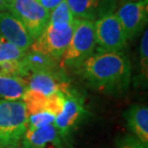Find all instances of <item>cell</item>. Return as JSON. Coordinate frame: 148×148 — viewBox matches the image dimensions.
<instances>
[{
  "label": "cell",
  "mask_w": 148,
  "mask_h": 148,
  "mask_svg": "<svg viewBox=\"0 0 148 148\" xmlns=\"http://www.w3.org/2000/svg\"><path fill=\"white\" fill-rule=\"evenodd\" d=\"M116 148H148L133 135H126L117 140Z\"/></svg>",
  "instance_id": "obj_20"
},
{
  "label": "cell",
  "mask_w": 148,
  "mask_h": 148,
  "mask_svg": "<svg viewBox=\"0 0 148 148\" xmlns=\"http://www.w3.org/2000/svg\"><path fill=\"white\" fill-rule=\"evenodd\" d=\"M122 25L127 40L133 38L146 25L148 19V1L126 2L114 14Z\"/></svg>",
  "instance_id": "obj_8"
},
{
  "label": "cell",
  "mask_w": 148,
  "mask_h": 148,
  "mask_svg": "<svg viewBox=\"0 0 148 148\" xmlns=\"http://www.w3.org/2000/svg\"><path fill=\"white\" fill-rule=\"evenodd\" d=\"M26 52L12 44L0 36V64L9 61L21 60Z\"/></svg>",
  "instance_id": "obj_17"
},
{
  "label": "cell",
  "mask_w": 148,
  "mask_h": 148,
  "mask_svg": "<svg viewBox=\"0 0 148 148\" xmlns=\"http://www.w3.org/2000/svg\"><path fill=\"white\" fill-rule=\"evenodd\" d=\"M97 51L122 52L127 37L114 14H109L94 22Z\"/></svg>",
  "instance_id": "obj_6"
},
{
  "label": "cell",
  "mask_w": 148,
  "mask_h": 148,
  "mask_svg": "<svg viewBox=\"0 0 148 148\" xmlns=\"http://www.w3.org/2000/svg\"><path fill=\"white\" fill-rule=\"evenodd\" d=\"M7 10L19 20L36 40L48 24L50 12L37 0H8Z\"/></svg>",
  "instance_id": "obj_5"
},
{
  "label": "cell",
  "mask_w": 148,
  "mask_h": 148,
  "mask_svg": "<svg viewBox=\"0 0 148 148\" xmlns=\"http://www.w3.org/2000/svg\"><path fill=\"white\" fill-rule=\"evenodd\" d=\"M86 112L84 98L75 90H70L66 93L64 106L56 115L53 125L61 137L66 138L83 120Z\"/></svg>",
  "instance_id": "obj_7"
},
{
  "label": "cell",
  "mask_w": 148,
  "mask_h": 148,
  "mask_svg": "<svg viewBox=\"0 0 148 148\" xmlns=\"http://www.w3.org/2000/svg\"><path fill=\"white\" fill-rule=\"evenodd\" d=\"M127 126L133 136L148 146V108L146 105L136 104L124 112Z\"/></svg>",
  "instance_id": "obj_12"
},
{
  "label": "cell",
  "mask_w": 148,
  "mask_h": 148,
  "mask_svg": "<svg viewBox=\"0 0 148 148\" xmlns=\"http://www.w3.org/2000/svg\"><path fill=\"white\" fill-rule=\"evenodd\" d=\"M67 5L76 18H94L100 0H66Z\"/></svg>",
  "instance_id": "obj_15"
},
{
  "label": "cell",
  "mask_w": 148,
  "mask_h": 148,
  "mask_svg": "<svg viewBox=\"0 0 148 148\" xmlns=\"http://www.w3.org/2000/svg\"><path fill=\"white\" fill-rule=\"evenodd\" d=\"M40 4L42 6L44 9H46L47 11L51 12L53 9L60 4L63 0H37Z\"/></svg>",
  "instance_id": "obj_21"
},
{
  "label": "cell",
  "mask_w": 148,
  "mask_h": 148,
  "mask_svg": "<svg viewBox=\"0 0 148 148\" xmlns=\"http://www.w3.org/2000/svg\"><path fill=\"white\" fill-rule=\"evenodd\" d=\"M22 62L29 76L32 73L38 71L54 70L58 63V61L48 57V56L41 54L40 52L32 51L30 49L26 52L25 56L22 58Z\"/></svg>",
  "instance_id": "obj_14"
},
{
  "label": "cell",
  "mask_w": 148,
  "mask_h": 148,
  "mask_svg": "<svg viewBox=\"0 0 148 148\" xmlns=\"http://www.w3.org/2000/svg\"><path fill=\"white\" fill-rule=\"evenodd\" d=\"M28 90V80L22 77L0 75V99L22 101Z\"/></svg>",
  "instance_id": "obj_13"
},
{
  "label": "cell",
  "mask_w": 148,
  "mask_h": 148,
  "mask_svg": "<svg viewBox=\"0 0 148 148\" xmlns=\"http://www.w3.org/2000/svg\"><path fill=\"white\" fill-rule=\"evenodd\" d=\"M27 80L28 90L44 97L56 93H67L71 90L64 76L55 69L32 73Z\"/></svg>",
  "instance_id": "obj_9"
},
{
  "label": "cell",
  "mask_w": 148,
  "mask_h": 148,
  "mask_svg": "<svg viewBox=\"0 0 148 148\" xmlns=\"http://www.w3.org/2000/svg\"><path fill=\"white\" fill-rule=\"evenodd\" d=\"M21 143L23 148H64L63 138L53 124L27 128Z\"/></svg>",
  "instance_id": "obj_11"
},
{
  "label": "cell",
  "mask_w": 148,
  "mask_h": 148,
  "mask_svg": "<svg viewBox=\"0 0 148 148\" xmlns=\"http://www.w3.org/2000/svg\"><path fill=\"white\" fill-rule=\"evenodd\" d=\"M77 69L88 86L104 92H123L131 80V64L122 52L96 51Z\"/></svg>",
  "instance_id": "obj_1"
},
{
  "label": "cell",
  "mask_w": 148,
  "mask_h": 148,
  "mask_svg": "<svg viewBox=\"0 0 148 148\" xmlns=\"http://www.w3.org/2000/svg\"><path fill=\"white\" fill-rule=\"evenodd\" d=\"M140 66L143 78L147 80L148 73V32L144 31L140 43Z\"/></svg>",
  "instance_id": "obj_19"
},
{
  "label": "cell",
  "mask_w": 148,
  "mask_h": 148,
  "mask_svg": "<svg viewBox=\"0 0 148 148\" xmlns=\"http://www.w3.org/2000/svg\"><path fill=\"white\" fill-rule=\"evenodd\" d=\"M76 20L73 23H48L40 37L34 40L30 50L59 62L70 41Z\"/></svg>",
  "instance_id": "obj_4"
},
{
  "label": "cell",
  "mask_w": 148,
  "mask_h": 148,
  "mask_svg": "<svg viewBox=\"0 0 148 148\" xmlns=\"http://www.w3.org/2000/svg\"><path fill=\"white\" fill-rule=\"evenodd\" d=\"M1 148H20V145H10V146H5Z\"/></svg>",
  "instance_id": "obj_23"
},
{
  "label": "cell",
  "mask_w": 148,
  "mask_h": 148,
  "mask_svg": "<svg viewBox=\"0 0 148 148\" xmlns=\"http://www.w3.org/2000/svg\"><path fill=\"white\" fill-rule=\"evenodd\" d=\"M56 115L48 112H36L27 115V128H37L54 123Z\"/></svg>",
  "instance_id": "obj_18"
},
{
  "label": "cell",
  "mask_w": 148,
  "mask_h": 148,
  "mask_svg": "<svg viewBox=\"0 0 148 148\" xmlns=\"http://www.w3.org/2000/svg\"><path fill=\"white\" fill-rule=\"evenodd\" d=\"M75 20L76 17L72 14L66 0H63L50 12L48 23H73Z\"/></svg>",
  "instance_id": "obj_16"
},
{
  "label": "cell",
  "mask_w": 148,
  "mask_h": 148,
  "mask_svg": "<svg viewBox=\"0 0 148 148\" xmlns=\"http://www.w3.org/2000/svg\"><path fill=\"white\" fill-rule=\"evenodd\" d=\"M0 36L24 51L30 49L34 41L25 26L8 12H0Z\"/></svg>",
  "instance_id": "obj_10"
},
{
  "label": "cell",
  "mask_w": 148,
  "mask_h": 148,
  "mask_svg": "<svg viewBox=\"0 0 148 148\" xmlns=\"http://www.w3.org/2000/svg\"><path fill=\"white\" fill-rule=\"evenodd\" d=\"M27 129V112L23 101L0 99V148L20 145Z\"/></svg>",
  "instance_id": "obj_3"
},
{
  "label": "cell",
  "mask_w": 148,
  "mask_h": 148,
  "mask_svg": "<svg viewBox=\"0 0 148 148\" xmlns=\"http://www.w3.org/2000/svg\"><path fill=\"white\" fill-rule=\"evenodd\" d=\"M96 49L94 21L77 18L70 41L61 58L62 67L78 69Z\"/></svg>",
  "instance_id": "obj_2"
},
{
  "label": "cell",
  "mask_w": 148,
  "mask_h": 148,
  "mask_svg": "<svg viewBox=\"0 0 148 148\" xmlns=\"http://www.w3.org/2000/svg\"><path fill=\"white\" fill-rule=\"evenodd\" d=\"M8 0H0V12H4L7 10Z\"/></svg>",
  "instance_id": "obj_22"
}]
</instances>
